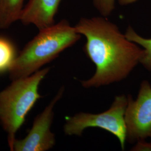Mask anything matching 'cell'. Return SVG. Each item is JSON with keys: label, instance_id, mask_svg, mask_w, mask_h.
I'll return each instance as SVG.
<instances>
[{"label": "cell", "instance_id": "5", "mask_svg": "<svg viewBox=\"0 0 151 151\" xmlns=\"http://www.w3.org/2000/svg\"><path fill=\"white\" fill-rule=\"evenodd\" d=\"M127 141L134 143L148 138L151 139V85L148 81L140 83L135 100L128 95L125 114Z\"/></svg>", "mask_w": 151, "mask_h": 151}, {"label": "cell", "instance_id": "1", "mask_svg": "<svg viewBox=\"0 0 151 151\" xmlns=\"http://www.w3.org/2000/svg\"><path fill=\"white\" fill-rule=\"evenodd\" d=\"M75 27L86 38L83 50L96 67L90 78L80 81L83 87L97 88L123 81L139 63L142 48L106 17H81Z\"/></svg>", "mask_w": 151, "mask_h": 151}, {"label": "cell", "instance_id": "12", "mask_svg": "<svg viewBox=\"0 0 151 151\" xmlns=\"http://www.w3.org/2000/svg\"><path fill=\"white\" fill-rule=\"evenodd\" d=\"M137 142L132 151H151V140L150 142H147L144 139L138 140Z\"/></svg>", "mask_w": 151, "mask_h": 151}, {"label": "cell", "instance_id": "6", "mask_svg": "<svg viewBox=\"0 0 151 151\" xmlns=\"http://www.w3.org/2000/svg\"><path fill=\"white\" fill-rule=\"evenodd\" d=\"M64 91V87H61L43 112L36 117L27 136L22 139H15L13 151H46L53 147L55 143V135L50 130L54 117L53 110Z\"/></svg>", "mask_w": 151, "mask_h": 151}, {"label": "cell", "instance_id": "3", "mask_svg": "<svg viewBox=\"0 0 151 151\" xmlns=\"http://www.w3.org/2000/svg\"><path fill=\"white\" fill-rule=\"evenodd\" d=\"M49 70L50 68H45L32 75L13 80L9 86L0 92V123L7 134L11 151H13L16 132L41 97L39 86Z\"/></svg>", "mask_w": 151, "mask_h": 151}, {"label": "cell", "instance_id": "13", "mask_svg": "<svg viewBox=\"0 0 151 151\" xmlns=\"http://www.w3.org/2000/svg\"><path fill=\"white\" fill-rule=\"evenodd\" d=\"M121 5H128L136 2L137 0H118Z\"/></svg>", "mask_w": 151, "mask_h": 151}, {"label": "cell", "instance_id": "10", "mask_svg": "<svg viewBox=\"0 0 151 151\" xmlns=\"http://www.w3.org/2000/svg\"><path fill=\"white\" fill-rule=\"evenodd\" d=\"M16 57L13 44L6 38L0 37V73L9 70Z\"/></svg>", "mask_w": 151, "mask_h": 151}, {"label": "cell", "instance_id": "8", "mask_svg": "<svg viewBox=\"0 0 151 151\" xmlns=\"http://www.w3.org/2000/svg\"><path fill=\"white\" fill-rule=\"evenodd\" d=\"M25 0H0V29H7L20 20Z\"/></svg>", "mask_w": 151, "mask_h": 151}, {"label": "cell", "instance_id": "9", "mask_svg": "<svg viewBox=\"0 0 151 151\" xmlns=\"http://www.w3.org/2000/svg\"><path fill=\"white\" fill-rule=\"evenodd\" d=\"M125 35L129 40L142 47L143 53L139 63L147 70L151 71V38H144L140 36L132 27L127 28Z\"/></svg>", "mask_w": 151, "mask_h": 151}, {"label": "cell", "instance_id": "2", "mask_svg": "<svg viewBox=\"0 0 151 151\" xmlns=\"http://www.w3.org/2000/svg\"><path fill=\"white\" fill-rule=\"evenodd\" d=\"M81 36L66 20L39 30L15 58L9 70L10 78L13 81L32 75L76 43Z\"/></svg>", "mask_w": 151, "mask_h": 151}, {"label": "cell", "instance_id": "4", "mask_svg": "<svg viewBox=\"0 0 151 151\" xmlns=\"http://www.w3.org/2000/svg\"><path fill=\"white\" fill-rule=\"evenodd\" d=\"M128 96L120 95L115 97L110 108L99 114L81 112L65 118L64 132L68 135L81 136L88 128H99L110 132L119 140L122 150L127 141L125 114Z\"/></svg>", "mask_w": 151, "mask_h": 151}, {"label": "cell", "instance_id": "7", "mask_svg": "<svg viewBox=\"0 0 151 151\" xmlns=\"http://www.w3.org/2000/svg\"><path fill=\"white\" fill-rule=\"evenodd\" d=\"M62 0H29L20 21L25 25L33 24L39 30L55 24L54 18Z\"/></svg>", "mask_w": 151, "mask_h": 151}, {"label": "cell", "instance_id": "11", "mask_svg": "<svg viewBox=\"0 0 151 151\" xmlns=\"http://www.w3.org/2000/svg\"><path fill=\"white\" fill-rule=\"evenodd\" d=\"M115 1L116 0H93V5L101 16L107 17L114 10Z\"/></svg>", "mask_w": 151, "mask_h": 151}]
</instances>
